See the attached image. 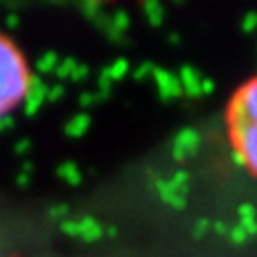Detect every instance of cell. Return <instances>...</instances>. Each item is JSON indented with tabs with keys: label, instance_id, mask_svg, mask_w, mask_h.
<instances>
[{
	"label": "cell",
	"instance_id": "cell-1",
	"mask_svg": "<svg viewBox=\"0 0 257 257\" xmlns=\"http://www.w3.org/2000/svg\"><path fill=\"white\" fill-rule=\"evenodd\" d=\"M227 134L241 164L257 178V77L243 83L231 97Z\"/></svg>",
	"mask_w": 257,
	"mask_h": 257
},
{
	"label": "cell",
	"instance_id": "cell-2",
	"mask_svg": "<svg viewBox=\"0 0 257 257\" xmlns=\"http://www.w3.org/2000/svg\"><path fill=\"white\" fill-rule=\"evenodd\" d=\"M33 87L31 65L23 49L0 33V119L17 111Z\"/></svg>",
	"mask_w": 257,
	"mask_h": 257
}]
</instances>
